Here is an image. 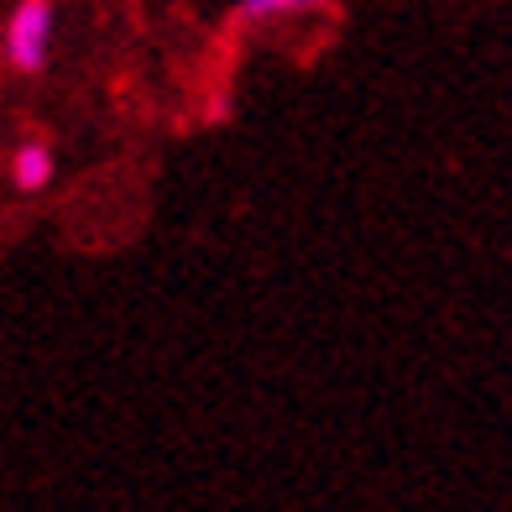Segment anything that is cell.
<instances>
[{
	"label": "cell",
	"instance_id": "3957f363",
	"mask_svg": "<svg viewBox=\"0 0 512 512\" xmlns=\"http://www.w3.org/2000/svg\"><path fill=\"white\" fill-rule=\"evenodd\" d=\"M335 0H236L230 6V21L236 27H277V21H298L314 11H330Z\"/></svg>",
	"mask_w": 512,
	"mask_h": 512
},
{
	"label": "cell",
	"instance_id": "6da1fadb",
	"mask_svg": "<svg viewBox=\"0 0 512 512\" xmlns=\"http://www.w3.org/2000/svg\"><path fill=\"white\" fill-rule=\"evenodd\" d=\"M63 0H16L0 27V58L16 79H42L58 58Z\"/></svg>",
	"mask_w": 512,
	"mask_h": 512
},
{
	"label": "cell",
	"instance_id": "7a4b0ae2",
	"mask_svg": "<svg viewBox=\"0 0 512 512\" xmlns=\"http://www.w3.org/2000/svg\"><path fill=\"white\" fill-rule=\"evenodd\" d=\"M6 173H11V189L16 194H42V189H53V178H58V152L53 142H21L6 162Z\"/></svg>",
	"mask_w": 512,
	"mask_h": 512
}]
</instances>
